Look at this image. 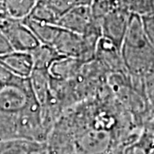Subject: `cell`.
<instances>
[{"label": "cell", "mask_w": 154, "mask_h": 154, "mask_svg": "<svg viewBox=\"0 0 154 154\" xmlns=\"http://www.w3.org/2000/svg\"><path fill=\"white\" fill-rule=\"evenodd\" d=\"M22 21L32 31L40 44L51 45L62 29L57 25L38 22L29 17L23 18Z\"/></svg>", "instance_id": "11"}, {"label": "cell", "mask_w": 154, "mask_h": 154, "mask_svg": "<svg viewBox=\"0 0 154 154\" xmlns=\"http://www.w3.org/2000/svg\"><path fill=\"white\" fill-rule=\"evenodd\" d=\"M33 57V69L48 70L51 64L61 55L51 45L40 44L30 51Z\"/></svg>", "instance_id": "12"}, {"label": "cell", "mask_w": 154, "mask_h": 154, "mask_svg": "<svg viewBox=\"0 0 154 154\" xmlns=\"http://www.w3.org/2000/svg\"><path fill=\"white\" fill-rule=\"evenodd\" d=\"M151 154H154V149H153V150H152V152H151Z\"/></svg>", "instance_id": "21"}, {"label": "cell", "mask_w": 154, "mask_h": 154, "mask_svg": "<svg viewBox=\"0 0 154 154\" xmlns=\"http://www.w3.org/2000/svg\"><path fill=\"white\" fill-rule=\"evenodd\" d=\"M154 149V121L145 123L135 139L116 149L118 154H151Z\"/></svg>", "instance_id": "5"}, {"label": "cell", "mask_w": 154, "mask_h": 154, "mask_svg": "<svg viewBox=\"0 0 154 154\" xmlns=\"http://www.w3.org/2000/svg\"><path fill=\"white\" fill-rule=\"evenodd\" d=\"M12 51H13V49L9 43L8 39L6 38L5 34L0 30V56L5 55L6 53L11 52Z\"/></svg>", "instance_id": "17"}, {"label": "cell", "mask_w": 154, "mask_h": 154, "mask_svg": "<svg viewBox=\"0 0 154 154\" xmlns=\"http://www.w3.org/2000/svg\"><path fill=\"white\" fill-rule=\"evenodd\" d=\"M51 46L61 56L75 57L80 60L82 59L83 54V39L82 34L62 28Z\"/></svg>", "instance_id": "8"}, {"label": "cell", "mask_w": 154, "mask_h": 154, "mask_svg": "<svg viewBox=\"0 0 154 154\" xmlns=\"http://www.w3.org/2000/svg\"><path fill=\"white\" fill-rule=\"evenodd\" d=\"M8 17L22 20L27 17L38 0H2Z\"/></svg>", "instance_id": "13"}, {"label": "cell", "mask_w": 154, "mask_h": 154, "mask_svg": "<svg viewBox=\"0 0 154 154\" xmlns=\"http://www.w3.org/2000/svg\"><path fill=\"white\" fill-rule=\"evenodd\" d=\"M142 17L144 28L150 44L154 48V14Z\"/></svg>", "instance_id": "15"}, {"label": "cell", "mask_w": 154, "mask_h": 154, "mask_svg": "<svg viewBox=\"0 0 154 154\" xmlns=\"http://www.w3.org/2000/svg\"><path fill=\"white\" fill-rule=\"evenodd\" d=\"M130 11L124 8H114L100 20L102 36L110 39L121 49L125 36Z\"/></svg>", "instance_id": "3"}, {"label": "cell", "mask_w": 154, "mask_h": 154, "mask_svg": "<svg viewBox=\"0 0 154 154\" xmlns=\"http://www.w3.org/2000/svg\"><path fill=\"white\" fill-rule=\"evenodd\" d=\"M153 121H154V116H153Z\"/></svg>", "instance_id": "22"}, {"label": "cell", "mask_w": 154, "mask_h": 154, "mask_svg": "<svg viewBox=\"0 0 154 154\" xmlns=\"http://www.w3.org/2000/svg\"><path fill=\"white\" fill-rule=\"evenodd\" d=\"M121 54L129 76L145 80L154 74V48L149 40L131 45L122 44Z\"/></svg>", "instance_id": "1"}, {"label": "cell", "mask_w": 154, "mask_h": 154, "mask_svg": "<svg viewBox=\"0 0 154 154\" xmlns=\"http://www.w3.org/2000/svg\"><path fill=\"white\" fill-rule=\"evenodd\" d=\"M28 17L35 21L57 25L59 16L43 0H38Z\"/></svg>", "instance_id": "14"}, {"label": "cell", "mask_w": 154, "mask_h": 154, "mask_svg": "<svg viewBox=\"0 0 154 154\" xmlns=\"http://www.w3.org/2000/svg\"><path fill=\"white\" fill-rule=\"evenodd\" d=\"M0 63L20 78H29L33 70V57L30 52L12 51L0 56Z\"/></svg>", "instance_id": "7"}, {"label": "cell", "mask_w": 154, "mask_h": 154, "mask_svg": "<svg viewBox=\"0 0 154 154\" xmlns=\"http://www.w3.org/2000/svg\"><path fill=\"white\" fill-rule=\"evenodd\" d=\"M83 64L79 58L61 56L51 64L47 71L51 78L65 81L76 76Z\"/></svg>", "instance_id": "9"}, {"label": "cell", "mask_w": 154, "mask_h": 154, "mask_svg": "<svg viewBox=\"0 0 154 154\" xmlns=\"http://www.w3.org/2000/svg\"><path fill=\"white\" fill-rule=\"evenodd\" d=\"M7 17H8L7 12H6L4 3L2 0H0V19H4V18H7Z\"/></svg>", "instance_id": "18"}, {"label": "cell", "mask_w": 154, "mask_h": 154, "mask_svg": "<svg viewBox=\"0 0 154 154\" xmlns=\"http://www.w3.org/2000/svg\"><path fill=\"white\" fill-rule=\"evenodd\" d=\"M145 91L150 108L154 114V74L145 79Z\"/></svg>", "instance_id": "16"}, {"label": "cell", "mask_w": 154, "mask_h": 154, "mask_svg": "<svg viewBox=\"0 0 154 154\" xmlns=\"http://www.w3.org/2000/svg\"><path fill=\"white\" fill-rule=\"evenodd\" d=\"M149 5H150V15L154 14V0H149Z\"/></svg>", "instance_id": "19"}, {"label": "cell", "mask_w": 154, "mask_h": 154, "mask_svg": "<svg viewBox=\"0 0 154 154\" xmlns=\"http://www.w3.org/2000/svg\"><path fill=\"white\" fill-rule=\"evenodd\" d=\"M95 58H97L103 65L107 67L111 73H127L122 57L121 49L113 42H111L110 39L103 36L99 38L97 45Z\"/></svg>", "instance_id": "6"}, {"label": "cell", "mask_w": 154, "mask_h": 154, "mask_svg": "<svg viewBox=\"0 0 154 154\" xmlns=\"http://www.w3.org/2000/svg\"><path fill=\"white\" fill-rule=\"evenodd\" d=\"M104 154H118L117 153V151L116 150H113V151H110V152H106V153Z\"/></svg>", "instance_id": "20"}, {"label": "cell", "mask_w": 154, "mask_h": 154, "mask_svg": "<svg viewBox=\"0 0 154 154\" xmlns=\"http://www.w3.org/2000/svg\"><path fill=\"white\" fill-rule=\"evenodd\" d=\"M50 77L47 70L33 69L28 80L33 96L41 107L47 104L50 95Z\"/></svg>", "instance_id": "10"}, {"label": "cell", "mask_w": 154, "mask_h": 154, "mask_svg": "<svg viewBox=\"0 0 154 154\" xmlns=\"http://www.w3.org/2000/svg\"><path fill=\"white\" fill-rule=\"evenodd\" d=\"M0 30L8 39L13 51L30 52L40 45L38 38L22 20L11 17L0 19Z\"/></svg>", "instance_id": "2"}, {"label": "cell", "mask_w": 154, "mask_h": 154, "mask_svg": "<svg viewBox=\"0 0 154 154\" xmlns=\"http://www.w3.org/2000/svg\"><path fill=\"white\" fill-rule=\"evenodd\" d=\"M93 20L90 5H79L63 14L58 18L57 25L63 29L82 34Z\"/></svg>", "instance_id": "4"}]
</instances>
